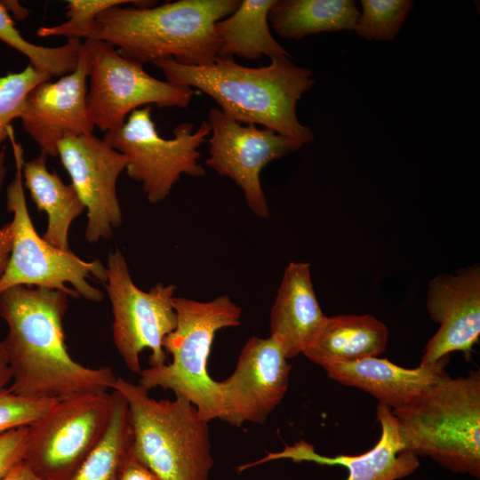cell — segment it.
<instances>
[{"mask_svg": "<svg viewBox=\"0 0 480 480\" xmlns=\"http://www.w3.org/2000/svg\"><path fill=\"white\" fill-rule=\"evenodd\" d=\"M68 295L45 287L18 285L0 293V316L8 326L2 341L12 373L14 394L60 400L112 389L110 367L88 368L69 355L63 317Z\"/></svg>", "mask_w": 480, "mask_h": 480, "instance_id": "cell-1", "label": "cell"}, {"mask_svg": "<svg viewBox=\"0 0 480 480\" xmlns=\"http://www.w3.org/2000/svg\"><path fill=\"white\" fill-rule=\"evenodd\" d=\"M153 64L166 81L204 92L241 124H262L303 144L314 140L311 129L298 120L296 105L315 79L310 69L295 65L290 57L272 59L268 66L259 68L227 58L201 67L181 65L172 58Z\"/></svg>", "mask_w": 480, "mask_h": 480, "instance_id": "cell-2", "label": "cell"}, {"mask_svg": "<svg viewBox=\"0 0 480 480\" xmlns=\"http://www.w3.org/2000/svg\"><path fill=\"white\" fill-rule=\"evenodd\" d=\"M240 0H179L148 8L116 6L95 20L87 39L105 41L141 63L172 58L186 66H208L218 58L215 24Z\"/></svg>", "mask_w": 480, "mask_h": 480, "instance_id": "cell-3", "label": "cell"}, {"mask_svg": "<svg viewBox=\"0 0 480 480\" xmlns=\"http://www.w3.org/2000/svg\"><path fill=\"white\" fill-rule=\"evenodd\" d=\"M404 451L452 471L480 476V371L445 373L408 404L393 409Z\"/></svg>", "mask_w": 480, "mask_h": 480, "instance_id": "cell-4", "label": "cell"}, {"mask_svg": "<svg viewBox=\"0 0 480 480\" xmlns=\"http://www.w3.org/2000/svg\"><path fill=\"white\" fill-rule=\"evenodd\" d=\"M126 399L132 452L159 480H207L213 465L208 421L187 398L156 400L139 384L117 377Z\"/></svg>", "mask_w": 480, "mask_h": 480, "instance_id": "cell-5", "label": "cell"}, {"mask_svg": "<svg viewBox=\"0 0 480 480\" xmlns=\"http://www.w3.org/2000/svg\"><path fill=\"white\" fill-rule=\"evenodd\" d=\"M172 305L177 324L163 343L172 360L143 369L139 385L148 391L160 387L187 398L208 422L220 419V394L218 381L208 373V358L217 332L241 324L242 308L228 295L209 301L174 296Z\"/></svg>", "mask_w": 480, "mask_h": 480, "instance_id": "cell-6", "label": "cell"}, {"mask_svg": "<svg viewBox=\"0 0 480 480\" xmlns=\"http://www.w3.org/2000/svg\"><path fill=\"white\" fill-rule=\"evenodd\" d=\"M9 139L16 168L14 178L6 189V208L13 214L11 222L13 238L8 264L0 276V293L13 286L25 285L61 291L72 298L101 301L104 294L86 279L92 276L105 284L107 268L99 260L85 261L71 251L52 246L35 229L22 181L23 148L15 140L12 128Z\"/></svg>", "mask_w": 480, "mask_h": 480, "instance_id": "cell-7", "label": "cell"}, {"mask_svg": "<svg viewBox=\"0 0 480 480\" xmlns=\"http://www.w3.org/2000/svg\"><path fill=\"white\" fill-rule=\"evenodd\" d=\"M112 411V393L57 401L28 426L23 461L41 480H71L104 436Z\"/></svg>", "mask_w": 480, "mask_h": 480, "instance_id": "cell-8", "label": "cell"}, {"mask_svg": "<svg viewBox=\"0 0 480 480\" xmlns=\"http://www.w3.org/2000/svg\"><path fill=\"white\" fill-rule=\"evenodd\" d=\"M150 107L132 111L118 129L105 132L104 140L128 158V176L141 183L151 204L163 202L181 174L202 177L205 173L198 163V148L211 129L203 121L196 132L193 123H181L173 130V138L158 134L151 118Z\"/></svg>", "mask_w": 480, "mask_h": 480, "instance_id": "cell-9", "label": "cell"}, {"mask_svg": "<svg viewBox=\"0 0 480 480\" xmlns=\"http://www.w3.org/2000/svg\"><path fill=\"white\" fill-rule=\"evenodd\" d=\"M87 55V103L92 119L104 132L120 128L143 105L186 108L196 91L159 80L143 65L122 56L112 44L96 39L83 42Z\"/></svg>", "mask_w": 480, "mask_h": 480, "instance_id": "cell-10", "label": "cell"}, {"mask_svg": "<svg viewBox=\"0 0 480 480\" xmlns=\"http://www.w3.org/2000/svg\"><path fill=\"white\" fill-rule=\"evenodd\" d=\"M107 275L105 287L114 317L113 338L124 364L140 374V356L146 348L151 351L150 367L166 364L163 343L177 324L172 305L176 286L157 283L148 292L140 290L118 248L108 253Z\"/></svg>", "mask_w": 480, "mask_h": 480, "instance_id": "cell-11", "label": "cell"}, {"mask_svg": "<svg viewBox=\"0 0 480 480\" xmlns=\"http://www.w3.org/2000/svg\"><path fill=\"white\" fill-rule=\"evenodd\" d=\"M212 137L205 164L231 179L243 190L245 203L259 218L269 216L260 175L270 162L296 152L304 144L272 129L241 124L212 108L207 120Z\"/></svg>", "mask_w": 480, "mask_h": 480, "instance_id": "cell-12", "label": "cell"}, {"mask_svg": "<svg viewBox=\"0 0 480 480\" xmlns=\"http://www.w3.org/2000/svg\"><path fill=\"white\" fill-rule=\"evenodd\" d=\"M58 156L87 210L86 240L110 238L122 223L116 181L127 156L93 133L65 136L58 142Z\"/></svg>", "mask_w": 480, "mask_h": 480, "instance_id": "cell-13", "label": "cell"}, {"mask_svg": "<svg viewBox=\"0 0 480 480\" xmlns=\"http://www.w3.org/2000/svg\"><path fill=\"white\" fill-rule=\"evenodd\" d=\"M287 359L272 337L250 338L233 373L218 381L220 420L236 427L244 422L264 424L287 391L292 369Z\"/></svg>", "mask_w": 480, "mask_h": 480, "instance_id": "cell-14", "label": "cell"}, {"mask_svg": "<svg viewBox=\"0 0 480 480\" xmlns=\"http://www.w3.org/2000/svg\"><path fill=\"white\" fill-rule=\"evenodd\" d=\"M87 78V55L83 44L74 71L55 82L36 84L27 95L20 119L25 132L46 156H57L58 142L67 135L93 132Z\"/></svg>", "mask_w": 480, "mask_h": 480, "instance_id": "cell-15", "label": "cell"}, {"mask_svg": "<svg viewBox=\"0 0 480 480\" xmlns=\"http://www.w3.org/2000/svg\"><path fill=\"white\" fill-rule=\"evenodd\" d=\"M426 306L439 329L427 343L420 364L436 363L454 351L469 358L480 335L479 265L434 277Z\"/></svg>", "mask_w": 480, "mask_h": 480, "instance_id": "cell-16", "label": "cell"}, {"mask_svg": "<svg viewBox=\"0 0 480 480\" xmlns=\"http://www.w3.org/2000/svg\"><path fill=\"white\" fill-rule=\"evenodd\" d=\"M376 417L381 428L380 437L371 450L360 455L327 457L316 453L313 445L299 441L282 452L268 453L260 460L244 465L239 469L242 471L273 460L290 459L293 462L343 466L348 471L345 480H396L408 476L420 467L418 456L404 451L396 418L388 406L379 403Z\"/></svg>", "mask_w": 480, "mask_h": 480, "instance_id": "cell-17", "label": "cell"}, {"mask_svg": "<svg viewBox=\"0 0 480 480\" xmlns=\"http://www.w3.org/2000/svg\"><path fill=\"white\" fill-rule=\"evenodd\" d=\"M450 356L416 368L401 367L386 358L371 356L324 369L327 377L358 388L390 409L403 407L437 382L446 372Z\"/></svg>", "mask_w": 480, "mask_h": 480, "instance_id": "cell-18", "label": "cell"}, {"mask_svg": "<svg viewBox=\"0 0 480 480\" xmlns=\"http://www.w3.org/2000/svg\"><path fill=\"white\" fill-rule=\"evenodd\" d=\"M326 318L314 290L310 264L290 262L271 308L269 336L289 359L313 343Z\"/></svg>", "mask_w": 480, "mask_h": 480, "instance_id": "cell-19", "label": "cell"}, {"mask_svg": "<svg viewBox=\"0 0 480 480\" xmlns=\"http://www.w3.org/2000/svg\"><path fill=\"white\" fill-rule=\"evenodd\" d=\"M388 329L371 315L327 317L313 343L302 353L324 370L340 363L377 356L386 350Z\"/></svg>", "mask_w": 480, "mask_h": 480, "instance_id": "cell-20", "label": "cell"}, {"mask_svg": "<svg viewBox=\"0 0 480 480\" xmlns=\"http://www.w3.org/2000/svg\"><path fill=\"white\" fill-rule=\"evenodd\" d=\"M46 156L41 152L36 158L24 161L23 186L38 211L47 214V228L42 237L56 248L70 251L69 227L84 212L85 206L71 184H65L55 172H49Z\"/></svg>", "mask_w": 480, "mask_h": 480, "instance_id": "cell-21", "label": "cell"}, {"mask_svg": "<svg viewBox=\"0 0 480 480\" xmlns=\"http://www.w3.org/2000/svg\"><path fill=\"white\" fill-rule=\"evenodd\" d=\"M276 1L241 0L231 15L218 21L214 26L219 40L218 58H291L268 28V12Z\"/></svg>", "mask_w": 480, "mask_h": 480, "instance_id": "cell-22", "label": "cell"}, {"mask_svg": "<svg viewBox=\"0 0 480 480\" xmlns=\"http://www.w3.org/2000/svg\"><path fill=\"white\" fill-rule=\"evenodd\" d=\"M359 16L352 0H276L268 20L280 36L300 40L321 32L354 30Z\"/></svg>", "mask_w": 480, "mask_h": 480, "instance_id": "cell-23", "label": "cell"}, {"mask_svg": "<svg viewBox=\"0 0 480 480\" xmlns=\"http://www.w3.org/2000/svg\"><path fill=\"white\" fill-rule=\"evenodd\" d=\"M113 411L101 441L71 480H118L123 460L130 451L132 430L126 399L113 390Z\"/></svg>", "mask_w": 480, "mask_h": 480, "instance_id": "cell-24", "label": "cell"}, {"mask_svg": "<svg viewBox=\"0 0 480 480\" xmlns=\"http://www.w3.org/2000/svg\"><path fill=\"white\" fill-rule=\"evenodd\" d=\"M0 40L26 56L36 70L50 76H63L75 70L82 52L81 39L72 38L60 46L37 45L25 39L12 17L0 3Z\"/></svg>", "mask_w": 480, "mask_h": 480, "instance_id": "cell-25", "label": "cell"}, {"mask_svg": "<svg viewBox=\"0 0 480 480\" xmlns=\"http://www.w3.org/2000/svg\"><path fill=\"white\" fill-rule=\"evenodd\" d=\"M362 12L354 30L366 40L391 41L398 34L408 13L412 0H362Z\"/></svg>", "mask_w": 480, "mask_h": 480, "instance_id": "cell-26", "label": "cell"}, {"mask_svg": "<svg viewBox=\"0 0 480 480\" xmlns=\"http://www.w3.org/2000/svg\"><path fill=\"white\" fill-rule=\"evenodd\" d=\"M67 21L51 27H41L36 35L40 37L65 36L68 39L87 37L96 18L104 11L124 4L136 8L155 6L156 2L147 0H68Z\"/></svg>", "mask_w": 480, "mask_h": 480, "instance_id": "cell-27", "label": "cell"}, {"mask_svg": "<svg viewBox=\"0 0 480 480\" xmlns=\"http://www.w3.org/2000/svg\"><path fill=\"white\" fill-rule=\"evenodd\" d=\"M52 76L38 72L31 65L22 71L0 76V146L9 139L12 123L20 118L28 92Z\"/></svg>", "mask_w": 480, "mask_h": 480, "instance_id": "cell-28", "label": "cell"}, {"mask_svg": "<svg viewBox=\"0 0 480 480\" xmlns=\"http://www.w3.org/2000/svg\"><path fill=\"white\" fill-rule=\"evenodd\" d=\"M59 400L28 398L12 392L0 391V435L28 427L45 414Z\"/></svg>", "mask_w": 480, "mask_h": 480, "instance_id": "cell-29", "label": "cell"}, {"mask_svg": "<svg viewBox=\"0 0 480 480\" xmlns=\"http://www.w3.org/2000/svg\"><path fill=\"white\" fill-rule=\"evenodd\" d=\"M28 427L12 429L0 435V480L24 460Z\"/></svg>", "mask_w": 480, "mask_h": 480, "instance_id": "cell-30", "label": "cell"}, {"mask_svg": "<svg viewBox=\"0 0 480 480\" xmlns=\"http://www.w3.org/2000/svg\"><path fill=\"white\" fill-rule=\"evenodd\" d=\"M6 175L5 167V150H0V193L3 188L4 180ZM12 223H6L0 228V276L4 273L8 264L12 246Z\"/></svg>", "mask_w": 480, "mask_h": 480, "instance_id": "cell-31", "label": "cell"}, {"mask_svg": "<svg viewBox=\"0 0 480 480\" xmlns=\"http://www.w3.org/2000/svg\"><path fill=\"white\" fill-rule=\"evenodd\" d=\"M118 480H159L156 476L132 453V447L120 468Z\"/></svg>", "mask_w": 480, "mask_h": 480, "instance_id": "cell-32", "label": "cell"}, {"mask_svg": "<svg viewBox=\"0 0 480 480\" xmlns=\"http://www.w3.org/2000/svg\"><path fill=\"white\" fill-rule=\"evenodd\" d=\"M12 380V373L9 365L4 347L0 341V391L6 389V385Z\"/></svg>", "mask_w": 480, "mask_h": 480, "instance_id": "cell-33", "label": "cell"}, {"mask_svg": "<svg viewBox=\"0 0 480 480\" xmlns=\"http://www.w3.org/2000/svg\"><path fill=\"white\" fill-rule=\"evenodd\" d=\"M2 480H41L38 478L22 461L17 465Z\"/></svg>", "mask_w": 480, "mask_h": 480, "instance_id": "cell-34", "label": "cell"}, {"mask_svg": "<svg viewBox=\"0 0 480 480\" xmlns=\"http://www.w3.org/2000/svg\"><path fill=\"white\" fill-rule=\"evenodd\" d=\"M1 4L4 7L7 12L12 13V17L18 20H23L27 19L29 14V10L19 4L18 1L7 0L0 1Z\"/></svg>", "mask_w": 480, "mask_h": 480, "instance_id": "cell-35", "label": "cell"}]
</instances>
